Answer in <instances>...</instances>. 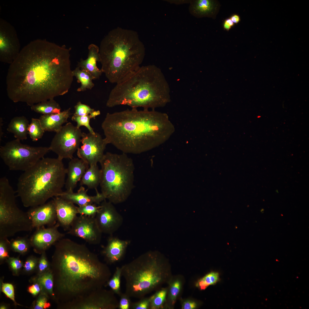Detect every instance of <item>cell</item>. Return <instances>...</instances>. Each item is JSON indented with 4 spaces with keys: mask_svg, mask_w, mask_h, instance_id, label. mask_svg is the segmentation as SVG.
Listing matches in <instances>:
<instances>
[{
    "mask_svg": "<svg viewBox=\"0 0 309 309\" xmlns=\"http://www.w3.org/2000/svg\"><path fill=\"white\" fill-rule=\"evenodd\" d=\"M70 49L41 40L24 47L8 70L9 98L31 106L67 93L74 78Z\"/></svg>",
    "mask_w": 309,
    "mask_h": 309,
    "instance_id": "1",
    "label": "cell"
},
{
    "mask_svg": "<svg viewBox=\"0 0 309 309\" xmlns=\"http://www.w3.org/2000/svg\"><path fill=\"white\" fill-rule=\"evenodd\" d=\"M54 245L50 270L59 308L106 286L110 268L85 245L63 238Z\"/></svg>",
    "mask_w": 309,
    "mask_h": 309,
    "instance_id": "2",
    "label": "cell"
},
{
    "mask_svg": "<svg viewBox=\"0 0 309 309\" xmlns=\"http://www.w3.org/2000/svg\"><path fill=\"white\" fill-rule=\"evenodd\" d=\"M101 127L108 144L123 153L135 154L163 144L175 130L167 114L136 108L107 113Z\"/></svg>",
    "mask_w": 309,
    "mask_h": 309,
    "instance_id": "3",
    "label": "cell"
},
{
    "mask_svg": "<svg viewBox=\"0 0 309 309\" xmlns=\"http://www.w3.org/2000/svg\"><path fill=\"white\" fill-rule=\"evenodd\" d=\"M116 84L106 102L109 108L125 105L131 108L155 110L171 101L168 83L161 69L154 65L140 66Z\"/></svg>",
    "mask_w": 309,
    "mask_h": 309,
    "instance_id": "4",
    "label": "cell"
},
{
    "mask_svg": "<svg viewBox=\"0 0 309 309\" xmlns=\"http://www.w3.org/2000/svg\"><path fill=\"white\" fill-rule=\"evenodd\" d=\"M99 48L101 69L112 83L116 84L139 67L145 55L144 45L137 32L120 27L110 31Z\"/></svg>",
    "mask_w": 309,
    "mask_h": 309,
    "instance_id": "5",
    "label": "cell"
},
{
    "mask_svg": "<svg viewBox=\"0 0 309 309\" xmlns=\"http://www.w3.org/2000/svg\"><path fill=\"white\" fill-rule=\"evenodd\" d=\"M66 169L58 158H43L18 179L16 193L23 206L33 207L60 196L65 183Z\"/></svg>",
    "mask_w": 309,
    "mask_h": 309,
    "instance_id": "6",
    "label": "cell"
},
{
    "mask_svg": "<svg viewBox=\"0 0 309 309\" xmlns=\"http://www.w3.org/2000/svg\"><path fill=\"white\" fill-rule=\"evenodd\" d=\"M121 268L125 282V293L130 298L144 297L158 288L167 276L165 262L156 251L143 253Z\"/></svg>",
    "mask_w": 309,
    "mask_h": 309,
    "instance_id": "7",
    "label": "cell"
},
{
    "mask_svg": "<svg viewBox=\"0 0 309 309\" xmlns=\"http://www.w3.org/2000/svg\"><path fill=\"white\" fill-rule=\"evenodd\" d=\"M99 163L101 193L113 204L124 202L134 187L135 167L132 159L125 153L108 152Z\"/></svg>",
    "mask_w": 309,
    "mask_h": 309,
    "instance_id": "8",
    "label": "cell"
},
{
    "mask_svg": "<svg viewBox=\"0 0 309 309\" xmlns=\"http://www.w3.org/2000/svg\"><path fill=\"white\" fill-rule=\"evenodd\" d=\"M15 191L6 177L0 179V238H8L20 231L33 229L27 213L16 203Z\"/></svg>",
    "mask_w": 309,
    "mask_h": 309,
    "instance_id": "9",
    "label": "cell"
},
{
    "mask_svg": "<svg viewBox=\"0 0 309 309\" xmlns=\"http://www.w3.org/2000/svg\"><path fill=\"white\" fill-rule=\"evenodd\" d=\"M49 147L33 146L21 143L16 139L0 147V157L11 171L27 170L44 157Z\"/></svg>",
    "mask_w": 309,
    "mask_h": 309,
    "instance_id": "10",
    "label": "cell"
},
{
    "mask_svg": "<svg viewBox=\"0 0 309 309\" xmlns=\"http://www.w3.org/2000/svg\"><path fill=\"white\" fill-rule=\"evenodd\" d=\"M82 133L80 128L67 123L56 132L49 147L50 151L56 154L60 160L72 159L79 148Z\"/></svg>",
    "mask_w": 309,
    "mask_h": 309,
    "instance_id": "11",
    "label": "cell"
},
{
    "mask_svg": "<svg viewBox=\"0 0 309 309\" xmlns=\"http://www.w3.org/2000/svg\"><path fill=\"white\" fill-rule=\"evenodd\" d=\"M111 290L98 289L65 306L66 309H116L119 301Z\"/></svg>",
    "mask_w": 309,
    "mask_h": 309,
    "instance_id": "12",
    "label": "cell"
},
{
    "mask_svg": "<svg viewBox=\"0 0 309 309\" xmlns=\"http://www.w3.org/2000/svg\"><path fill=\"white\" fill-rule=\"evenodd\" d=\"M81 142L82 145L77 150L78 157L90 166L97 165L103 157L108 144L105 138L97 132H83Z\"/></svg>",
    "mask_w": 309,
    "mask_h": 309,
    "instance_id": "13",
    "label": "cell"
},
{
    "mask_svg": "<svg viewBox=\"0 0 309 309\" xmlns=\"http://www.w3.org/2000/svg\"><path fill=\"white\" fill-rule=\"evenodd\" d=\"M16 33L11 25L1 20L0 60L3 62L11 64L20 53V44Z\"/></svg>",
    "mask_w": 309,
    "mask_h": 309,
    "instance_id": "14",
    "label": "cell"
},
{
    "mask_svg": "<svg viewBox=\"0 0 309 309\" xmlns=\"http://www.w3.org/2000/svg\"><path fill=\"white\" fill-rule=\"evenodd\" d=\"M67 233L81 238L90 244L96 245L100 243L102 233L95 217L80 215L74 219Z\"/></svg>",
    "mask_w": 309,
    "mask_h": 309,
    "instance_id": "15",
    "label": "cell"
},
{
    "mask_svg": "<svg viewBox=\"0 0 309 309\" xmlns=\"http://www.w3.org/2000/svg\"><path fill=\"white\" fill-rule=\"evenodd\" d=\"M100 206L95 217L97 224L102 233L112 235L122 226L123 218L111 202L105 200Z\"/></svg>",
    "mask_w": 309,
    "mask_h": 309,
    "instance_id": "16",
    "label": "cell"
},
{
    "mask_svg": "<svg viewBox=\"0 0 309 309\" xmlns=\"http://www.w3.org/2000/svg\"><path fill=\"white\" fill-rule=\"evenodd\" d=\"M59 226L57 222L52 226L47 228L43 227L36 229L29 238L31 246L35 253L41 254L63 238L65 234L59 231L58 228Z\"/></svg>",
    "mask_w": 309,
    "mask_h": 309,
    "instance_id": "17",
    "label": "cell"
},
{
    "mask_svg": "<svg viewBox=\"0 0 309 309\" xmlns=\"http://www.w3.org/2000/svg\"><path fill=\"white\" fill-rule=\"evenodd\" d=\"M26 213L33 228L52 226L57 222L56 205L53 199L42 205L31 207Z\"/></svg>",
    "mask_w": 309,
    "mask_h": 309,
    "instance_id": "18",
    "label": "cell"
},
{
    "mask_svg": "<svg viewBox=\"0 0 309 309\" xmlns=\"http://www.w3.org/2000/svg\"><path fill=\"white\" fill-rule=\"evenodd\" d=\"M53 199L55 203L57 222L64 230H68L78 214L77 207L60 196Z\"/></svg>",
    "mask_w": 309,
    "mask_h": 309,
    "instance_id": "19",
    "label": "cell"
},
{
    "mask_svg": "<svg viewBox=\"0 0 309 309\" xmlns=\"http://www.w3.org/2000/svg\"><path fill=\"white\" fill-rule=\"evenodd\" d=\"M111 235L102 253L107 263L112 264L119 262L123 259L130 241L121 240Z\"/></svg>",
    "mask_w": 309,
    "mask_h": 309,
    "instance_id": "20",
    "label": "cell"
},
{
    "mask_svg": "<svg viewBox=\"0 0 309 309\" xmlns=\"http://www.w3.org/2000/svg\"><path fill=\"white\" fill-rule=\"evenodd\" d=\"M90 166L82 160L73 158L69 162L66 169L67 178L65 186L67 191H73Z\"/></svg>",
    "mask_w": 309,
    "mask_h": 309,
    "instance_id": "21",
    "label": "cell"
},
{
    "mask_svg": "<svg viewBox=\"0 0 309 309\" xmlns=\"http://www.w3.org/2000/svg\"><path fill=\"white\" fill-rule=\"evenodd\" d=\"M88 189H86L83 186H81L77 192L66 191H63L60 197L74 204H77L79 206L88 204H99L106 200L103 194L98 191H96L95 195H89L87 193Z\"/></svg>",
    "mask_w": 309,
    "mask_h": 309,
    "instance_id": "22",
    "label": "cell"
},
{
    "mask_svg": "<svg viewBox=\"0 0 309 309\" xmlns=\"http://www.w3.org/2000/svg\"><path fill=\"white\" fill-rule=\"evenodd\" d=\"M71 108L60 112L49 115H42L39 118L43 128L45 131H58L63 125L68 122V120L72 114Z\"/></svg>",
    "mask_w": 309,
    "mask_h": 309,
    "instance_id": "23",
    "label": "cell"
},
{
    "mask_svg": "<svg viewBox=\"0 0 309 309\" xmlns=\"http://www.w3.org/2000/svg\"><path fill=\"white\" fill-rule=\"evenodd\" d=\"M88 50L87 58L86 60L81 59L78 62L77 67L88 72L94 80L99 79L103 73L96 65L97 62H99V47L91 44L88 46Z\"/></svg>",
    "mask_w": 309,
    "mask_h": 309,
    "instance_id": "24",
    "label": "cell"
},
{
    "mask_svg": "<svg viewBox=\"0 0 309 309\" xmlns=\"http://www.w3.org/2000/svg\"><path fill=\"white\" fill-rule=\"evenodd\" d=\"M218 2L211 0H197L191 3V13L197 17H214L219 8Z\"/></svg>",
    "mask_w": 309,
    "mask_h": 309,
    "instance_id": "25",
    "label": "cell"
},
{
    "mask_svg": "<svg viewBox=\"0 0 309 309\" xmlns=\"http://www.w3.org/2000/svg\"><path fill=\"white\" fill-rule=\"evenodd\" d=\"M29 122L24 116L13 118L8 125L7 130L13 134L16 139L21 140H26L28 134Z\"/></svg>",
    "mask_w": 309,
    "mask_h": 309,
    "instance_id": "26",
    "label": "cell"
},
{
    "mask_svg": "<svg viewBox=\"0 0 309 309\" xmlns=\"http://www.w3.org/2000/svg\"><path fill=\"white\" fill-rule=\"evenodd\" d=\"M100 169L97 165L90 166L81 179L80 185H85L88 189H94L96 191H97V187L100 184Z\"/></svg>",
    "mask_w": 309,
    "mask_h": 309,
    "instance_id": "27",
    "label": "cell"
},
{
    "mask_svg": "<svg viewBox=\"0 0 309 309\" xmlns=\"http://www.w3.org/2000/svg\"><path fill=\"white\" fill-rule=\"evenodd\" d=\"M36 281L41 286V293L45 294L48 297L55 300L54 278L50 269L40 274Z\"/></svg>",
    "mask_w": 309,
    "mask_h": 309,
    "instance_id": "28",
    "label": "cell"
},
{
    "mask_svg": "<svg viewBox=\"0 0 309 309\" xmlns=\"http://www.w3.org/2000/svg\"><path fill=\"white\" fill-rule=\"evenodd\" d=\"M30 107L33 111L43 115L56 114L61 112L60 105L54 99L41 102Z\"/></svg>",
    "mask_w": 309,
    "mask_h": 309,
    "instance_id": "29",
    "label": "cell"
},
{
    "mask_svg": "<svg viewBox=\"0 0 309 309\" xmlns=\"http://www.w3.org/2000/svg\"><path fill=\"white\" fill-rule=\"evenodd\" d=\"M73 75L75 76L79 82L81 83L80 86L78 88L77 92L85 91L87 89L91 90L94 86L92 80H94L92 76L88 71L80 69L78 67L72 71Z\"/></svg>",
    "mask_w": 309,
    "mask_h": 309,
    "instance_id": "30",
    "label": "cell"
},
{
    "mask_svg": "<svg viewBox=\"0 0 309 309\" xmlns=\"http://www.w3.org/2000/svg\"><path fill=\"white\" fill-rule=\"evenodd\" d=\"M10 241V249L21 254L27 253L31 246L30 239L27 236L18 237Z\"/></svg>",
    "mask_w": 309,
    "mask_h": 309,
    "instance_id": "31",
    "label": "cell"
},
{
    "mask_svg": "<svg viewBox=\"0 0 309 309\" xmlns=\"http://www.w3.org/2000/svg\"><path fill=\"white\" fill-rule=\"evenodd\" d=\"M28 134L33 141H36L41 138L45 131L43 128L39 119L32 118L29 124Z\"/></svg>",
    "mask_w": 309,
    "mask_h": 309,
    "instance_id": "32",
    "label": "cell"
},
{
    "mask_svg": "<svg viewBox=\"0 0 309 309\" xmlns=\"http://www.w3.org/2000/svg\"><path fill=\"white\" fill-rule=\"evenodd\" d=\"M121 277V268L117 267L113 275L108 280L106 286H109L115 294L119 296L122 293L120 288Z\"/></svg>",
    "mask_w": 309,
    "mask_h": 309,
    "instance_id": "33",
    "label": "cell"
},
{
    "mask_svg": "<svg viewBox=\"0 0 309 309\" xmlns=\"http://www.w3.org/2000/svg\"><path fill=\"white\" fill-rule=\"evenodd\" d=\"M167 290L161 289L150 297V308L158 309L163 307L167 294Z\"/></svg>",
    "mask_w": 309,
    "mask_h": 309,
    "instance_id": "34",
    "label": "cell"
},
{
    "mask_svg": "<svg viewBox=\"0 0 309 309\" xmlns=\"http://www.w3.org/2000/svg\"><path fill=\"white\" fill-rule=\"evenodd\" d=\"M219 279V274L217 272H211L200 279L197 283L196 286L201 290H204L209 286L215 284Z\"/></svg>",
    "mask_w": 309,
    "mask_h": 309,
    "instance_id": "35",
    "label": "cell"
},
{
    "mask_svg": "<svg viewBox=\"0 0 309 309\" xmlns=\"http://www.w3.org/2000/svg\"><path fill=\"white\" fill-rule=\"evenodd\" d=\"M100 207L95 204H88L77 207V209L80 215L95 217Z\"/></svg>",
    "mask_w": 309,
    "mask_h": 309,
    "instance_id": "36",
    "label": "cell"
},
{
    "mask_svg": "<svg viewBox=\"0 0 309 309\" xmlns=\"http://www.w3.org/2000/svg\"><path fill=\"white\" fill-rule=\"evenodd\" d=\"M92 118L90 114L82 116L73 115L71 118L72 121L76 122V126L78 128H80L81 126H84L88 129L89 132L92 134H94L96 132L94 131L93 129L90 124V120Z\"/></svg>",
    "mask_w": 309,
    "mask_h": 309,
    "instance_id": "37",
    "label": "cell"
},
{
    "mask_svg": "<svg viewBox=\"0 0 309 309\" xmlns=\"http://www.w3.org/2000/svg\"><path fill=\"white\" fill-rule=\"evenodd\" d=\"M10 248V241L7 238H0V260L1 261L7 260L9 257V251Z\"/></svg>",
    "mask_w": 309,
    "mask_h": 309,
    "instance_id": "38",
    "label": "cell"
},
{
    "mask_svg": "<svg viewBox=\"0 0 309 309\" xmlns=\"http://www.w3.org/2000/svg\"><path fill=\"white\" fill-rule=\"evenodd\" d=\"M75 112L74 115L82 116L90 114L94 111L89 106L82 103L80 101L77 102L74 106Z\"/></svg>",
    "mask_w": 309,
    "mask_h": 309,
    "instance_id": "39",
    "label": "cell"
},
{
    "mask_svg": "<svg viewBox=\"0 0 309 309\" xmlns=\"http://www.w3.org/2000/svg\"><path fill=\"white\" fill-rule=\"evenodd\" d=\"M7 260L13 273L17 275L23 266V262L18 257H9Z\"/></svg>",
    "mask_w": 309,
    "mask_h": 309,
    "instance_id": "40",
    "label": "cell"
},
{
    "mask_svg": "<svg viewBox=\"0 0 309 309\" xmlns=\"http://www.w3.org/2000/svg\"><path fill=\"white\" fill-rule=\"evenodd\" d=\"M48 298L46 294L41 293L36 300L33 309H43L49 308L51 305L48 302Z\"/></svg>",
    "mask_w": 309,
    "mask_h": 309,
    "instance_id": "41",
    "label": "cell"
},
{
    "mask_svg": "<svg viewBox=\"0 0 309 309\" xmlns=\"http://www.w3.org/2000/svg\"><path fill=\"white\" fill-rule=\"evenodd\" d=\"M38 264V270L40 274L50 269V264L47 260L45 252L41 253Z\"/></svg>",
    "mask_w": 309,
    "mask_h": 309,
    "instance_id": "42",
    "label": "cell"
},
{
    "mask_svg": "<svg viewBox=\"0 0 309 309\" xmlns=\"http://www.w3.org/2000/svg\"><path fill=\"white\" fill-rule=\"evenodd\" d=\"M150 298H145L144 297L140 299L138 301L132 302L130 309H147L150 308Z\"/></svg>",
    "mask_w": 309,
    "mask_h": 309,
    "instance_id": "43",
    "label": "cell"
},
{
    "mask_svg": "<svg viewBox=\"0 0 309 309\" xmlns=\"http://www.w3.org/2000/svg\"><path fill=\"white\" fill-rule=\"evenodd\" d=\"M39 259L33 256H29L25 261L24 266V270L27 272L33 271L38 264Z\"/></svg>",
    "mask_w": 309,
    "mask_h": 309,
    "instance_id": "44",
    "label": "cell"
},
{
    "mask_svg": "<svg viewBox=\"0 0 309 309\" xmlns=\"http://www.w3.org/2000/svg\"><path fill=\"white\" fill-rule=\"evenodd\" d=\"M1 290L2 292L7 297L12 300L15 305L18 304L15 300L14 288L11 284L3 283Z\"/></svg>",
    "mask_w": 309,
    "mask_h": 309,
    "instance_id": "45",
    "label": "cell"
},
{
    "mask_svg": "<svg viewBox=\"0 0 309 309\" xmlns=\"http://www.w3.org/2000/svg\"><path fill=\"white\" fill-rule=\"evenodd\" d=\"M120 299L119 301V309H130L132 302L130 298L125 293H122L119 296Z\"/></svg>",
    "mask_w": 309,
    "mask_h": 309,
    "instance_id": "46",
    "label": "cell"
},
{
    "mask_svg": "<svg viewBox=\"0 0 309 309\" xmlns=\"http://www.w3.org/2000/svg\"><path fill=\"white\" fill-rule=\"evenodd\" d=\"M180 288L181 283L178 280L175 281L171 286L170 290V297L173 304L175 303Z\"/></svg>",
    "mask_w": 309,
    "mask_h": 309,
    "instance_id": "47",
    "label": "cell"
},
{
    "mask_svg": "<svg viewBox=\"0 0 309 309\" xmlns=\"http://www.w3.org/2000/svg\"><path fill=\"white\" fill-rule=\"evenodd\" d=\"M29 292L34 296L37 295L40 292L41 289L40 285L37 282L29 286L28 289Z\"/></svg>",
    "mask_w": 309,
    "mask_h": 309,
    "instance_id": "48",
    "label": "cell"
},
{
    "mask_svg": "<svg viewBox=\"0 0 309 309\" xmlns=\"http://www.w3.org/2000/svg\"><path fill=\"white\" fill-rule=\"evenodd\" d=\"M234 24L229 18H227L225 20L223 23V28L225 30L229 31L234 26Z\"/></svg>",
    "mask_w": 309,
    "mask_h": 309,
    "instance_id": "49",
    "label": "cell"
},
{
    "mask_svg": "<svg viewBox=\"0 0 309 309\" xmlns=\"http://www.w3.org/2000/svg\"><path fill=\"white\" fill-rule=\"evenodd\" d=\"M196 303L193 301H188L184 302L183 304L182 308L183 309H193L196 306Z\"/></svg>",
    "mask_w": 309,
    "mask_h": 309,
    "instance_id": "50",
    "label": "cell"
},
{
    "mask_svg": "<svg viewBox=\"0 0 309 309\" xmlns=\"http://www.w3.org/2000/svg\"><path fill=\"white\" fill-rule=\"evenodd\" d=\"M229 18L234 24L238 23L240 20L239 16L237 14L232 15Z\"/></svg>",
    "mask_w": 309,
    "mask_h": 309,
    "instance_id": "51",
    "label": "cell"
},
{
    "mask_svg": "<svg viewBox=\"0 0 309 309\" xmlns=\"http://www.w3.org/2000/svg\"><path fill=\"white\" fill-rule=\"evenodd\" d=\"M3 120L2 118L1 117H1L0 118V142H1V140L2 138V137H3V130H2V126H3Z\"/></svg>",
    "mask_w": 309,
    "mask_h": 309,
    "instance_id": "52",
    "label": "cell"
},
{
    "mask_svg": "<svg viewBox=\"0 0 309 309\" xmlns=\"http://www.w3.org/2000/svg\"><path fill=\"white\" fill-rule=\"evenodd\" d=\"M100 112L99 110H94L92 112L90 115L91 116L92 118L95 119L96 117L100 115Z\"/></svg>",
    "mask_w": 309,
    "mask_h": 309,
    "instance_id": "53",
    "label": "cell"
},
{
    "mask_svg": "<svg viewBox=\"0 0 309 309\" xmlns=\"http://www.w3.org/2000/svg\"><path fill=\"white\" fill-rule=\"evenodd\" d=\"M7 307L5 306L4 305H1V306L0 307V309H7Z\"/></svg>",
    "mask_w": 309,
    "mask_h": 309,
    "instance_id": "54",
    "label": "cell"
}]
</instances>
